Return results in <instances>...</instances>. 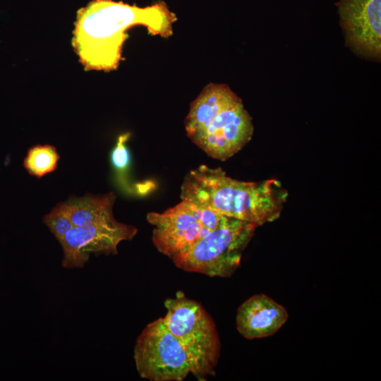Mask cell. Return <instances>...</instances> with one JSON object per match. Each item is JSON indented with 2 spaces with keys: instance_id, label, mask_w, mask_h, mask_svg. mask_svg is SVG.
<instances>
[{
  "instance_id": "6da1fadb",
  "label": "cell",
  "mask_w": 381,
  "mask_h": 381,
  "mask_svg": "<svg viewBox=\"0 0 381 381\" xmlns=\"http://www.w3.org/2000/svg\"><path fill=\"white\" fill-rule=\"evenodd\" d=\"M176 15L159 1L146 7L113 0H92L77 11L72 46L87 71H110L122 59L126 31L143 25L149 34L168 37Z\"/></svg>"
},
{
  "instance_id": "7a4b0ae2",
  "label": "cell",
  "mask_w": 381,
  "mask_h": 381,
  "mask_svg": "<svg viewBox=\"0 0 381 381\" xmlns=\"http://www.w3.org/2000/svg\"><path fill=\"white\" fill-rule=\"evenodd\" d=\"M180 197L259 226L279 218L288 193L276 179L241 181L228 176L219 167L200 165L185 176Z\"/></svg>"
},
{
  "instance_id": "3957f363",
  "label": "cell",
  "mask_w": 381,
  "mask_h": 381,
  "mask_svg": "<svg viewBox=\"0 0 381 381\" xmlns=\"http://www.w3.org/2000/svg\"><path fill=\"white\" fill-rule=\"evenodd\" d=\"M185 129L194 144L220 161L240 151L254 131L242 99L223 83L208 84L191 102Z\"/></svg>"
},
{
  "instance_id": "277c9868",
  "label": "cell",
  "mask_w": 381,
  "mask_h": 381,
  "mask_svg": "<svg viewBox=\"0 0 381 381\" xmlns=\"http://www.w3.org/2000/svg\"><path fill=\"white\" fill-rule=\"evenodd\" d=\"M163 320L185 351L190 373L200 380L215 373L220 341L215 324L203 307L179 291L164 301Z\"/></svg>"
},
{
  "instance_id": "5b68a950",
  "label": "cell",
  "mask_w": 381,
  "mask_h": 381,
  "mask_svg": "<svg viewBox=\"0 0 381 381\" xmlns=\"http://www.w3.org/2000/svg\"><path fill=\"white\" fill-rule=\"evenodd\" d=\"M256 227L251 223L228 218L186 252L171 260L177 267L186 272L230 277L239 267Z\"/></svg>"
},
{
  "instance_id": "8992f818",
  "label": "cell",
  "mask_w": 381,
  "mask_h": 381,
  "mask_svg": "<svg viewBox=\"0 0 381 381\" xmlns=\"http://www.w3.org/2000/svg\"><path fill=\"white\" fill-rule=\"evenodd\" d=\"M228 218L187 199L163 212L147 214L154 246L170 259L186 252Z\"/></svg>"
},
{
  "instance_id": "52a82bcc",
  "label": "cell",
  "mask_w": 381,
  "mask_h": 381,
  "mask_svg": "<svg viewBox=\"0 0 381 381\" xmlns=\"http://www.w3.org/2000/svg\"><path fill=\"white\" fill-rule=\"evenodd\" d=\"M133 358L140 376L150 381H181L190 373L185 351L162 318L143 329L136 339Z\"/></svg>"
},
{
  "instance_id": "ba28073f",
  "label": "cell",
  "mask_w": 381,
  "mask_h": 381,
  "mask_svg": "<svg viewBox=\"0 0 381 381\" xmlns=\"http://www.w3.org/2000/svg\"><path fill=\"white\" fill-rule=\"evenodd\" d=\"M136 227L114 220L74 226L59 242L63 249L61 265L65 269L83 268L91 254L116 255L123 241L132 240Z\"/></svg>"
},
{
  "instance_id": "9c48e42d",
  "label": "cell",
  "mask_w": 381,
  "mask_h": 381,
  "mask_svg": "<svg viewBox=\"0 0 381 381\" xmlns=\"http://www.w3.org/2000/svg\"><path fill=\"white\" fill-rule=\"evenodd\" d=\"M346 44L364 59L381 58V0H339Z\"/></svg>"
},
{
  "instance_id": "30bf717a",
  "label": "cell",
  "mask_w": 381,
  "mask_h": 381,
  "mask_svg": "<svg viewBox=\"0 0 381 381\" xmlns=\"http://www.w3.org/2000/svg\"><path fill=\"white\" fill-rule=\"evenodd\" d=\"M286 309L264 294H255L238 307L236 329L247 339H260L274 334L287 321Z\"/></svg>"
},
{
  "instance_id": "8fae6325",
  "label": "cell",
  "mask_w": 381,
  "mask_h": 381,
  "mask_svg": "<svg viewBox=\"0 0 381 381\" xmlns=\"http://www.w3.org/2000/svg\"><path fill=\"white\" fill-rule=\"evenodd\" d=\"M116 195L110 192L103 195L71 197L61 202L74 226L114 220L112 209Z\"/></svg>"
},
{
  "instance_id": "7c38bea8",
  "label": "cell",
  "mask_w": 381,
  "mask_h": 381,
  "mask_svg": "<svg viewBox=\"0 0 381 381\" xmlns=\"http://www.w3.org/2000/svg\"><path fill=\"white\" fill-rule=\"evenodd\" d=\"M60 156L56 147L50 145H37L30 147L23 160L28 172L37 178L54 171Z\"/></svg>"
},
{
  "instance_id": "4fadbf2b",
  "label": "cell",
  "mask_w": 381,
  "mask_h": 381,
  "mask_svg": "<svg viewBox=\"0 0 381 381\" xmlns=\"http://www.w3.org/2000/svg\"><path fill=\"white\" fill-rule=\"evenodd\" d=\"M131 134L126 133L118 137L116 143L111 152V162L115 170L116 179L120 186L127 192H131L126 174L131 162L130 152L126 145Z\"/></svg>"
},
{
  "instance_id": "5bb4252c",
  "label": "cell",
  "mask_w": 381,
  "mask_h": 381,
  "mask_svg": "<svg viewBox=\"0 0 381 381\" xmlns=\"http://www.w3.org/2000/svg\"><path fill=\"white\" fill-rule=\"evenodd\" d=\"M42 222L59 243L74 226L62 203L57 204L52 211L42 217Z\"/></svg>"
}]
</instances>
